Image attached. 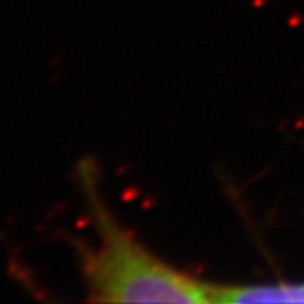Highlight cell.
<instances>
[{
	"label": "cell",
	"instance_id": "obj_1",
	"mask_svg": "<svg viewBox=\"0 0 304 304\" xmlns=\"http://www.w3.org/2000/svg\"><path fill=\"white\" fill-rule=\"evenodd\" d=\"M95 244H76L88 299L93 302H213V282L174 267L120 223L100 193L98 167L85 159L76 167Z\"/></svg>",
	"mask_w": 304,
	"mask_h": 304
},
{
	"label": "cell",
	"instance_id": "obj_2",
	"mask_svg": "<svg viewBox=\"0 0 304 304\" xmlns=\"http://www.w3.org/2000/svg\"><path fill=\"white\" fill-rule=\"evenodd\" d=\"M213 302H304V281L264 284L213 282Z\"/></svg>",
	"mask_w": 304,
	"mask_h": 304
}]
</instances>
